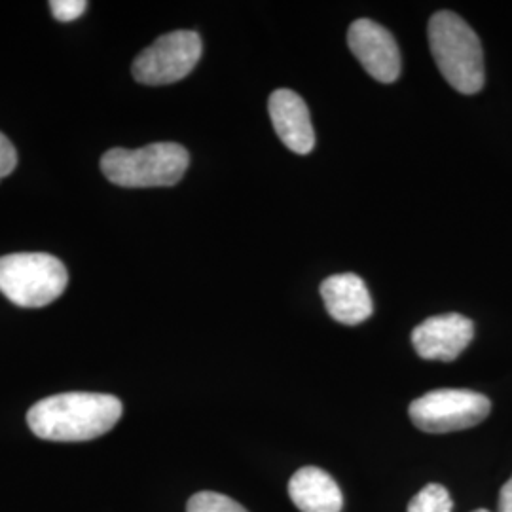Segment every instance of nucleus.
Here are the masks:
<instances>
[{"label":"nucleus","mask_w":512,"mask_h":512,"mask_svg":"<svg viewBox=\"0 0 512 512\" xmlns=\"http://www.w3.org/2000/svg\"><path fill=\"white\" fill-rule=\"evenodd\" d=\"M124 406L107 393H61L38 401L27 423L38 439L82 442L109 433L120 421Z\"/></svg>","instance_id":"nucleus-1"},{"label":"nucleus","mask_w":512,"mask_h":512,"mask_svg":"<svg viewBox=\"0 0 512 512\" xmlns=\"http://www.w3.org/2000/svg\"><path fill=\"white\" fill-rule=\"evenodd\" d=\"M429 44L440 74L465 95L484 88V52L475 31L458 14L442 10L429 21Z\"/></svg>","instance_id":"nucleus-2"},{"label":"nucleus","mask_w":512,"mask_h":512,"mask_svg":"<svg viewBox=\"0 0 512 512\" xmlns=\"http://www.w3.org/2000/svg\"><path fill=\"white\" fill-rule=\"evenodd\" d=\"M190 165V154L177 143H152L143 148H112L101 158L110 183L124 188H154L179 183Z\"/></svg>","instance_id":"nucleus-3"},{"label":"nucleus","mask_w":512,"mask_h":512,"mask_svg":"<svg viewBox=\"0 0 512 512\" xmlns=\"http://www.w3.org/2000/svg\"><path fill=\"white\" fill-rule=\"evenodd\" d=\"M65 264L48 253L0 256V293L19 308H44L65 293Z\"/></svg>","instance_id":"nucleus-4"},{"label":"nucleus","mask_w":512,"mask_h":512,"mask_svg":"<svg viewBox=\"0 0 512 512\" xmlns=\"http://www.w3.org/2000/svg\"><path fill=\"white\" fill-rule=\"evenodd\" d=\"M492 403L471 389H437L410 404L408 414L425 433H452L486 420Z\"/></svg>","instance_id":"nucleus-5"},{"label":"nucleus","mask_w":512,"mask_h":512,"mask_svg":"<svg viewBox=\"0 0 512 512\" xmlns=\"http://www.w3.org/2000/svg\"><path fill=\"white\" fill-rule=\"evenodd\" d=\"M202 50V38L198 33L173 31L137 55L131 73L145 86L175 84L194 71Z\"/></svg>","instance_id":"nucleus-6"},{"label":"nucleus","mask_w":512,"mask_h":512,"mask_svg":"<svg viewBox=\"0 0 512 512\" xmlns=\"http://www.w3.org/2000/svg\"><path fill=\"white\" fill-rule=\"evenodd\" d=\"M348 44L366 73L382 84H391L401 74V54L393 35L376 21L357 19L348 31Z\"/></svg>","instance_id":"nucleus-7"},{"label":"nucleus","mask_w":512,"mask_h":512,"mask_svg":"<svg viewBox=\"0 0 512 512\" xmlns=\"http://www.w3.org/2000/svg\"><path fill=\"white\" fill-rule=\"evenodd\" d=\"M475 338V325L461 313H446L425 319L412 332V344L421 359L456 361Z\"/></svg>","instance_id":"nucleus-8"},{"label":"nucleus","mask_w":512,"mask_h":512,"mask_svg":"<svg viewBox=\"0 0 512 512\" xmlns=\"http://www.w3.org/2000/svg\"><path fill=\"white\" fill-rule=\"evenodd\" d=\"M268 110L283 145L296 154H310L315 147V131L304 99L293 90H275L270 95Z\"/></svg>","instance_id":"nucleus-9"},{"label":"nucleus","mask_w":512,"mask_h":512,"mask_svg":"<svg viewBox=\"0 0 512 512\" xmlns=\"http://www.w3.org/2000/svg\"><path fill=\"white\" fill-rule=\"evenodd\" d=\"M321 296L330 317L348 327L363 323L374 310L365 281L359 275H330L321 285Z\"/></svg>","instance_id":"nucleus-10"},{"label":"nucleus","mask_w":512,"mask_h":512,"mask_svg":"<svg viewBox=\"0 0 512 512\" xmlns=\"http://www.w3.org/2000/svg\"><path fill=\"white\" fill-rule=\"evenodd\" d=\"M289 495L300 512H340L344 497L336 480L317 467H304L289 482Z\"/></svg>","instance_id":"nucleus-11"},{"label":"nucleus","mask_w":512,"mask_h":512,"mask_svg":"<svg viewBox=\"0 0 512 512\" xmlns=\"http://www.w3.org/2000/svg\"><path fill=\"white\" fill-rule=\"evenodd\" d=\"M454 503L448 490L440 484H427L420 494L408 503V512H452Z\"/></svg>","instance_id":"nucleus-12"},{"label":"nucleus","mask_w":512,"mask_h":512,"mask_svg":"<svg viewBox=\"0 0 512 512\" xmlns=\"http://www.w3.org/2000/svg\"><path fill=\"white\" fill-rule=\"evenodd\" d=\"M188 512H249L241 507L238 501L230 499L228 495L215 494V492H200L192 495L188 501Z\"/></svg>","instance_id":"nucleus-13"},{"label":"nucleus","mask_w":512,"mask_h":512,"mask_svg":"<svg viewBox=\"0 0 512 512\" xmlns=\"http://www.w3.org/2000/svg\"><path fill=\"white\" fill-rule=\"evenodd\" d=\"M50 8H52V14L57 21L69 23V21L80 18L86 12L88 2L86 0H54V2H50Z\"/></svg>","instance_id":"nucleus-14"},{"label":"nucleus","mask_w":512,"mask_h":512,"mask_svg":"<svg viewBox=\"0 0 512 512\" xmlns=\"http://www.w3.org/2000/svg\"><path fill=\"white\" fill-rule=\"evenodd\" d=\"M18 165V152L10 139L0 133V183L4 177H8Z\"/></svg>","instance_id":"nucleus-15"},{"label":"nucleus","mask_w":512,"mask_h":512,"mask_svg":"<svg viewBox=\"0 0 512 512\" xmlns=\"http://www.w3.org/2000/svg\"><path fill=\"white\" fill-rule=\"evenodd\" d=\"M499 512H512V476L507 480V484L501 488Z\"/></svg>","instance_id":"nucleus-16"},{"label":"nucleus","mask_w":512,"mask_h":512,"mask_svg":"<svg viewBox=\"0 0 512 512\" xmlns=\"http://www.w3.org/2000/svg\"><path fill=\"white\" fill-rule=\"evenodd\" d=\"M475 512H490V511H484V509H478V511Z\"/></svg>","instance_id":"nucleus-17"}]
</instances>
